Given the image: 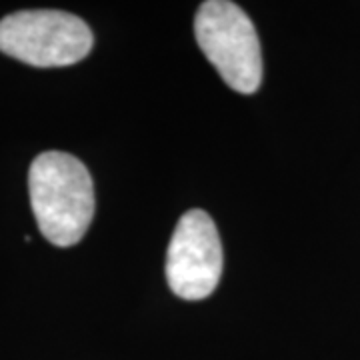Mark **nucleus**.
Segmentation results:
<instances>
[{"instance_id":"obj_1","label":"nucleus","mask_w":360,"mask_h":360,"mask_svg":"<svg viewBox=\"0 0 360 360\" xmlns=\"http://www.w3.org/2000/svg\"><path fill=\"white\" fill-rule=\"evenodd\" d=\"M28 193L42 236L68 248L82 240L94 217V184L77 156L49 150L28 170Z\"/></svg>"},{"instance_id":"obj_2","label":"nucleus","mask_w":360,"mask_h":360,"mask_svg":"<svg viewBox=\"0 0 360 360\" xmlns=\"http://www.w3.org/2000/svg\"><path fill=\"white\" fill-rule=\"evenodd\" d=\"M194 37L232 90L257 92L262 80V52L257 28L240 6L229 0L202 2L194 16Z\"/></svg>"},{"instance_id":"obj_3","label":"nucleus","mask_w":360,"mask_h":360,"mask_svg":"<svg viewBox=\"0 0 360 360\" xmlns=\"http://www.w3.org/2000/svg\"><path fill=\"white\" fill-rule=\"evenodd\" d=\"M92 44L89 25L63 11H20L0 20V52L30 66L77 65Z\"/></svg>"},{"instance_id":"obj_4","label":"nucleus","mask_w":360,"mask_h":360,"mask_svg":"<svg viewBox=\"0 0 360 360\" xmlns=\"http://www.w3.org/2000/svg\"><path fill=\"white\" fill-rule=\"evenodd\" d=\"M222 243L214 220L205 210L180 217L167 252L170 290L184 300H202L214 292L222 276Z\"/></svg>"}]
</instances>
